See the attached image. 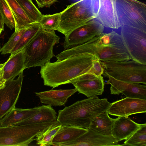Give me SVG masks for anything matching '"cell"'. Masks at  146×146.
<instances>
[{
	"label": "cell",
	"instance_id": "cell-5",
	"mask_svg": "<svg viewBox=\"0 0 146 146\" xmlns=\"http://www.w3.org/2000/svg\"><path fill=\"white\" fill-rule=\"evenodd\" d=\"M105 77L109 76L119 80L146 84V65L132 60L115 62L101 61Z\"/></svg>",
	"mask_w": 146,
	"mask_h": 146
},
{
	"label": "cell",
	"instance_id": "cell-31",
	"mask_svg": "<svg viewBox=\"0 0 146 146\" xmlns=\"http://www.w3.org/2000/svg\"><path fill=\"white\" fill-rule=\"evenodd\" d=\"M27 28L20 29L15 31L11 35L7 42L0 49L1 54L10 53L19 40L21 36Z\"/></svg>",
	"mask_w": 146,
	"mask_h": 146
},
{
	"label": "cell",
	"instance_id": "cell-16",
	"mask_svg": "<svg viewBox=\"0 0 146 146\" xmlns=\"http://www.w3.org/2000/svg\"><path fill=\"white\" fill-rule=\"evenodd\" d=\"M96 18L104 26L117 29L122 26L117 15L116 0H99Z\"/></svg>",
	"mask_w": 146,
	"mask_h": 146
},
{
	"label": "cell",
	"instance_id": "cell-34",
	"mask_svg": "<svg viewBox=\"0 0 146 146\" xmlns=\"http://www.w3.org/2000/svg\"><path fill=\"white\" fill-rule=\"evenodd\" d=\"M91 8L95 18L97 16L99 7V0H91Z\"/></svg>",
	"mask_w": 146,
	"mask_h": 146
},
{
	"label": "cell",
	"instance_id": "cell-29",
	"mask_svg": "<svg viewBox=\"0 0 146 146\" xmlns=\"http://www.w3.org/2000/svg\"><path fill=\"white\" fill-rule=\"evenodd\" d=\"M29 18L35 23H38L42 14L31 0H16Z\"/></svg>",
	"mask_w": 146,
	"mask_h": 146
},
{
	"label": "cell",
	"instance_id": "cell-28",
	"mask_svg": "<svg viewBox=\"0 0 146 146\" xmlns=\"http://www.w3.org/2000/svg\"><path fill=\"white\" fill-rule=\"evenodd\" d=\"M61 125L59 123L51 126L45 131L37 135L35 139L36 144L41 146L52 145V139L60 129Z\"/></svg>",
	"mask_w": 146,
	"mask_h": 146
},
{
	"label": "cell",
	"instance_id": "cell-11",
	"mask_svg": "<svg viewBox=\"0 0 146 146\" xmlns=\"http://www.w3.org/2000/svg\"><path fill=\"white\" fill-rule=\"evenodd\" d=\"M23 71H21L17 78L6 81L4 87L0 89V120L15 107L21 92Z\"/></svg>",
	"mask_w": 146,
	"mask_h": 146
},
{
	"label": "cell",
	"instance_id": "cell-13",
	"mask_svg": "<svg viewBox=\"0 0 146 146\" xmlns=\"http://www.w3.org/2000/svg\"><path fill=\"white\" fill-rule=\"evenodd\" d=\"M107 111L110 115L118 117L145 113L146 100L126 97L111 103Z\"/></svg>",
	"mask_w": 146,
	"mask_h": 146
},
{
	"label": "cell",
	"instance_id": "cell-8",
	"mask_svg": "<svg viewBox=\"0 0 146 146\" xmlns=\"http://www.w3.org/2000/svg\"><path fill=\"white\" fill-rule=\"evenodd\" d=\"M117 13L122 25L146 32V5L137 0H116Z\"/></svg>",
	"mask_w": 146,
	"mask_h": 146
},
{
	"label": "cell",
	"instance_id": "cell-19",
	"mask_svg": "<svg viewBox=\"0 0 146 146\" xmlns=\"http://www.w3.org/2000/svg\"><path fill=\"white\" fill-rule=\"evenodd\" d=\"M25 55L24 48L11 54L9 59L4 63L3 67V76L6 81L15 79L24 69Z\"/></svg>",
	"mask_w": 146,
	"mask_h": 146
},
{
	"label": "cell",
	"instance_id": "cell-25",
	"mask_svg": "<svg viewBox=\"0 0 146 146\" xmlns=\"http://www.w3.org/2000/svg\"><path fill=\"white\" fill-rule=\"evenodd\" d=\"M114 119L109 116L106 111L95 117L89 128L102 134L112 136Z\"/></svg>",
	"mask_w": 146,
	"mask_h": 146
},
{
	"label": "cell",
	"instance_id": "cell-3",
	"mask_svg": "<svg viewBox=\"0 0 146 146\" xmlns=\"http://www.w3.org/2000/svg\"><path fill=\"white\" fill-rule=\"evenodd\" d=\"M60 38L54 31L42 28L35 37L24 48V69L33 67H42L55 56L53 48Z\"/></svg>",
	"mask_w": 146,
	"mask_h": 146
},
{
	"label": "cell",
	"instance_id": "cell-24",
	"mask_svg": "<svg viewBox=\"0 0 146 146\" xmlns=\"http://www.w3.org/2000/svg\"><path fill=\"white\" fill-rule=\"evenodd\" d=\"M9 8L15 23V31L27 28L35 23L26 15L16 0H5Z\"/></svg>",
	"mask_w": 146,
	"mask_h": 146
},
{
	"label": "cell",
	"instance_id": "cell-2",
	"mask_svg": "<svg viewBox=\"0 0 146 146\" xmlns=\"http://www.w3.org/2000/svg\"><path fill=\"white\" fill-rule=\"evenodd\" d=\"M111 103L97 96L78 101L58 111L57 120L68 125L88 129L94 118L107 111Z\"/></svg>",
	"mask_w": 146,
	"mask_h": 146
},
{
	"label": "cell",
	"instance_id": "cell-9",
	"mask_svg": "<svg viewBox=\"0 0 146 146\" xmlns=\"http://www.w3.org/2000/svg\"><path fill=\"white\" fill-rule=\"evenodd\" d=\"M120 35L131 60L146 65V32L128 26H121Z\"/></svg>",
	"mask_w": 146,
	"mask_h": 146
},
{
	"label": "cell",
	"instance_id": "cell-15",
	"mask_svg": "<svg viewBox=\"0 0 146 146\" xmlns=\"http://www.w3.org/2000/svg\"><path fill=\"white\" fill-rule=\"evenodd\" d=\"M87 129V131L75 140L62 144L60 146H122L112 136L102 134L89 128Z\"/></svg>",
	"mask_w": 146,
	"mask_h": 146
},
{
	"label": "cell",
	"instance_id": "cell-12",
	"mask_svg": "<svg viewBox=\"0 0 146 146\" xmlns=\"http://www.w3.org/2000/svg\"><path fill=\"white\" fill-rule=\"evenodd\" d=\"M70 83L79 93L83 94L88 98L102 95L105 85L102 76H97L89 72L73 80Z\"/></svg>",
	"mask_w": 146,
	"mask_h": 146
},
{
	"label": "cell",
	"instance_id": "cell-23",
	"mask_svg": "<svg viewBox=\"0 0 146 146\" xmlns=\"http://www.w3.org/2000/svg\"><path fill=\"white\" fill-rule=\"evenodd\" d=\"M56 112L49 105L40 106L38 111L31 117L13 125L42 123L57 121Z\"/></svg>",
	"mask_w": 146,
	"mask_h": 146
},
{
	"label": "cell",
	"instance_id": "cell-27",
	"mask_svg": "<svg viewBox=\"0 0 146 146\" xmlns=\"http://www.w3.org/2000/svg\"><path fill=\"white\" fill-rule=\"evenodd\" d=\"M122 146H146V123L142 124Z\"/></svg>",
	"mask_w": 146,
	"mask_h": 146
},
{
	"label": "cell",
	"instance_id": "cell-37",
	"mask_svg": "<svg viewBox=\"0 0 146 146\" xmlns=\"http://www.w3.org/2000/svg\"><path fill=\"white\" fill-rule=\"evenodd\" d=\"M36 2L38 7H43L44 6V0H35Z\"/></svg>",
	"mask_w": 146,
	"mask_h": 146
},
{
	"label": "cell",
	"instance_id": "cell-1",
	"mask_svg": "<svg viewBox=\"0 0 146 146\" xmlns=\"http://www.w3.org/2000/svg\"><path fill=\"white\" fill-rule=\"evenodd\" d=\"M97 58L93 54L86 53L46 63L41 67L40 72L44 85L55 88L70 83L73 80L89 72L93 60Z\"/></svg>",
	"mask_w": 146,
	"mask_h": 146
},
{
	"label": "cell",
	"instance_id": "cell-10",
	"mask_svg": "<svg viewBox=\"0 0 146 146\" xmlns=\"http://www.w3.org/2000/svg\"><path fill=\"white\" fill-rule=\"evenodd\" d=\"M104 26L94 18L65 36L63 47L68 49L86 43L103 33Z\"/></svg>",
	"mask_w": 146,
	"mask_h": 146
},
{
	"label": "cell",
	"instance_id": "cell-38",
	"mask_svg": "<svg viewBox=\"0 0 146 146\" xmlns=\"http://www.w3.org/2000/svg\"><path fill=\"white\" fill-rule=\"evenodd\" d=\"M4 21L3 17L0 12V29L4 30Z\"/></svg>",
	"mask_w": 146,
	"mask_h": 146
},
{
	"label": "cell",
	"instance_id": "cell-39",
	"mask_svg": "<svg viewBox=\"0 0 146 146\" xmlns=\"http://www.w3.org/2000/svg\"><path fill=\"white\" fill-rule=\"evenodd\" d=\"M4 63L3 64H0V69L4 66Z\"/></svg>",
	"mask_w": 146,
	"mask_h": 146
},
{
	"label": "cell",
	"instance_id": "cell-4",
	"mask_svg": "<svg viewBox=\"0 0 146 146\" xmlns=\"http://www.w3.org/2000/svg\"><path fill=\"white\" fill-rule=\"evenodd\" d=\"M57 121L25 125L0 126V146H26L35 140V137Z\"/></svg>",
	"mask_w": 146,
	"mask_h": 146
},
{
	"label": "cell",
	"instance_id": "cell-33",
	"mask_svg": "<svg viewBox=\"0 0 146 146\" xmlns=\"http://www.w3.org/2000/svg\"><path fill=\"white\" fill-rule=\"evenodd\" d=\"M97 76H100L103 74L104 69L101 63V61L97 58L93 62L92 66L89 72Z\"/></svg>",
	"mask_w": 146,
	"mask_h": 146
},
{
	"label": "cell",
	"instance_id": "cell-35",
	"mask_svg": "<svg viewBox=\"0 0 146 146\" xmlns=\"http://www.w3.org/2000/svg\"><path fill=\"white\" fill-rule=\"evenodd\" d=\"M3 66L0 69V89L4 87L6 82L3 77Z\"/></svg>",
	"mask_w": 146,
	"mask_h": 146
},
{
	"label": "cell",
	"instance_id": "cell-41",
	"mask_svg": "<svg viewBox=\"0 0 146 146\" xmlns=\"http://www.w3.org/2000/svg\"><path fill=\"white\" fill-rule=\"evenodd\" d=\"M1 48V47H0V49Z\"/></svg>",
	"mask_w": 146,
	"mask_h": 146
},
{
	"label": "cell",
	"instance_id": "cell-6",
	"mask_svg": "<svg viewBox=\"0 0 146 146\" xmlns=\"http://www.w3.org/2000/svg\"><path fill=\"white\" fill-rule=\"evenodd\" d=\"M60 13V23L57 31L65 36L95 18L92 10L91 0L78 1L68 5Z\"/></svg>",
	"mask_w": 146,
	"mask_h": 146
},
{
	"label": "cell",
	"instance_id": "cell-14",
	"mask_svg": "<svg viewBox=\"0 0 146 146\" xmlns=\"http://www.w3.org/2000/svg\"><path fill=\"white\" fill-rule=\"evenodd\" d=\"M106 84H110V89L111 94H124L126 97L146 100V85L122 81L107 76Z\"/></svg>",
	"mask_w": 146,
	"mask_h": 146
},
{
	"label": "cell",
	"instance_id": "cell-22",
	"mask_svg": "<svg viewBox=\"0 0 146 146\" xmlns=\"http://www.w3.org/2000/svg\"><path fill=\"white\" fill-rule=\"evenodd\" d=\"M100 35L82 44L65 50L55 56L57 61H60L75 55L89 53L95 55L97 57V48Z\"/></svg>",
	"mask_w": 146,
	"mask_h": 146
},
{
	"label": "cell",
	"instance_id": "cell-18",
	"mask_svg": "<svg viewBox=\"0 0 146 146\" xmlns=\"http://www.w3.org/2000/svg\"><path fill=\"white\" fill-rule=\"evenodd\" d=\"M77 92L76 88L68 90H51L36 92L42 104L54 106H64L68 98Z\"/></svg>",
	"mask_w": 146,
	"mask_h": 146
},
{
	"label": "cell",
	"instance_id": "cell-32",
	"mask_svg": "<svg viewBox=\"0 0 146 146\" xmlns=\"http://www.w3.org/2000/svg\"><path fill=\"white\" fill-rule=\"evenodd\" d=\"M0 12L3 17L4 24L11 30L15 28L13 17L5 0H0Z\"/></svg>",
	"mask_w": 146,
	"mask_h": 146
},
{
	"label": "cell",
	"instance_id": "cell-36",
	"mask_svg": "<svg viewBox=\"0 0 146 146\" xmlns=\"http://www.w3.org/2000/svg\"><path fill=\"white\" fill-rule=\"evenodd\" d=\"M58 0H44V6L49 7Z\"/></svg>",
	"mask_w": 146,
	"mask_h": 146
},
{
	"label": "cell",
	"instance_id": "cell-17",
	"mask_svg": "<svg viewBox=\"0 0 146 146\" xmlns=\"http://www.w3.org/2000/svg\"><path fill=\"white\" fill-rule=\"evenodd\" d=\"M142 124L135 122L128 116L118 117L114 119L112 136L119 141L125 140Z\"/></svg>",
	"mask_w": 146,
	"mask_h": 146
},
{
	"label": "cell",
	"instance_id": "cell-7",
	"mask_svg": "<svg viewBox=\"0 0 146 146\" xmlns=\"http://www.w3.org/2000/svg\"><path fill=\"white\" fill-rule=\"evenodd\" d=\"M97 51V57L101 61L121 62L131 60L120 35L114 31L101 34Z\"/></svg>",
	"mask_w": 146,
	"mask_h": 146
},
{
	"label": "cell",
	"instance_id": "cell-30",
	"mask_svg": "<svg viewBox=\"0 0 146 146\" xmlns=\"http://www.w3.org/2000/svg\"><path fill=\"white\" fill-rule=\"evenodd\" d=\"M60 21V13L43 15L38 23L41 28L49 31L57 30Z\"/></svg>",
	"mask_w": 146,
	"mask_h": 146
},
{
	"label": "cell",
	"instance_id": "cell-26",
	"mask_svg": "<svg viewBox=\"0 0 146 146\" xmlns=\"http://www.w3.org/2000/svg\"><path fill=\"white\" fill-rule=\"evenodd\" d=\"M41 28L40 24L38 23H34L28 27L11 51V54H13L23 49L35 37Z\"/></svg>",
	"mask_w": 146,
	"mask_h": 146
},
{
	"label": "cell",
	"instance_id": "cell-21",
	"mask_svg": "<svg viewBox=\"0 0 146 146\" xmlns=\"http://www.w3.org/2000/svg\"><path fill=\"white\" fill-rule=\"evenodd\" d=\"M40 108V106L23 109L15 107L0 120V126H12L27 119L37 113Z\"/></svg>",
	"mask_w": 146,
	"mask_h": 146
},
{
	"label": "cell",
	"instance_id": "cell-20",
	"mask_svg": "<svg viewBox=\"0 0 146 146\" xmlns=\"http://www.w3.org/2000/svg\"><path fill=\"white\" fill-rule=\"evenodd\" d=\"M87 131V129L74 126L61 125L52 139V145L60 146L62 144L72 141Z\"/></svg>",
	"mask_w": 146,
	"mask_h": 146
},
{
	"label": "cell",
	"instance_id": "cell-40",
	"mask_svg": "<svg viewBox=\"0 0 146 146\" xmlns=\"http://www.w3.org/2000/svg\"><path fill=\"white\" fill-rule=\"evenodd\" d=\"M3 31V30L1 29H0V35H1V33Z\"/></svg>",
	"mask_w": 146,
	"mask_h": 146
}]
</instances>
